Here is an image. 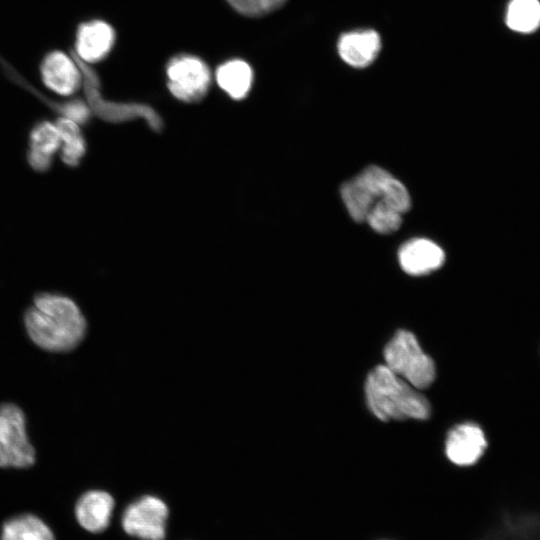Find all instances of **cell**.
<instances>
[{
	"label": "cell",
	"mask_w": 540,
	"mask_h": 540,
	"mask_svg": "<svg viewBox=\"0 0 540 540\" xmlns=\"http://www.w3.org/2000/svg\"><path fill=\"white\" fill-rule=\"evenodd\" d=\"M24 320L31 340L51 352L74 349L86 332V321L77 304L57 293L37 294Z\"/></svg>",
	"instance_id": "1"
},
{
	"label": "cell",
	"mask_w": 540,
	"mask_h": 540,
	"mask_svg": "<svg viewBox=\"0 0 540 540\" xmlns=\"http://www.w3.org/2000/svg\"><path fill=\"white\" fill-rule=\"evenodd\" d=\"M364 391L369 410L381 421L425 420L431 414L430 403L420 390L386 365L369 372Z\"/></svg>",
	"instance_id": "2"
},
{
	"label": "cell",
	"mask_w": 540,
	"mask_h": 540,
	"mask_svg": "<svg viewBox=\"0 0 540 540\" xmlns=\"http://www.w3.org/2000/svg\"><path fill=\"white\" fill-rule=\"evenodd\" d=\"M342 200L353 220L364 222L370 210L385 202L401 212H407L411 199L406 187L379 166H369L345 182L340 189Z\"/></svg>",
	"instance_id": "3"
},
{
	"label": "cell",
	"mask_w": 540,
	"mask_h": 540,
	"mask_svg": "<svg viewBox=\"0 0 540 540\" xmlns=\"http://www.w3.org/2000/svg\"><path fill=\"white\" fill-rule=\"evenodd\" d=\"M383 356L385 365L415 388L429 387L435 377L433 359L421 348L417 338L408 330H398L386 344Z\"/></svg>",
	"instance_id": "4"
},
{
	"label": "cell",
	"mask_w": 540,
	"mask_h": 540,
	"mask_svg": "<svg viewBox=\"0 0 540 540\" xmlns=\"http://www.w3.org/2000/svg\"><path fill=\"white\" fill-rule=\"evenodd\" d=\"M74 58L82 72V88L92 113L110 122L142 117L153 128L160 127L161 119L150 106L138 103H119L105 99L101 93V81L97 72L91 65L80 61L75 56Z\"/></svg>",
	"instance_id": "5"
},
{
	"label": "cell",
	"mask_w": 540,
	"mask_h": 540,
	"mask_svg": "<svg viewBox=\"0 0 540 540\" xmlns=\"http://www.w3.org/2000/svg\"><path fill=\"white\" fill-rule=\"evenodd\" d=\"M34 462L23 411L15 404L0 405V467L26 468Z\"/></svg>",
	"instance_id": "6"
},
{
	"label": "cell",
	"mask_w": 540,
	"mask_h": 540,
	"mask_svg": "<svg viewBox=\"0 0 540 540\" xmlns=\"http://www.w3.org/2000/svg\"><path fill=\"white\" fill-rule=\"evenodd\" d=\"M168 89L178 100L194 103L204 98L211 85V72L200 57L190 54L176 55L166 67Z\"/></svg>",
	"instance_id": "7"
},
{
	"label": "cell",
	"mask_w": 540,
	"mask_h": 540,
	"mask_svg": "<svg viewBox=\"0 0 540 540\" xmlns=\"http://www.w3.org/2000/svg\"><path fill=\"white\" fill-rule=\"evenodd\" d=\"M168 508L160 498L146 495L130 503L123 511L121 524L130 536L141 540H164Z\"/></svg>",
	"instance_id": "8"
},
{
	"label": "cell",
	"mask_w": 540,
	"mask_h": 540,
	"mask_svg": "<svg viewBox=\"0 0 540 540\" xmlns=\"http://www.w3.org/2000/svg\"><path fill=\"white\" fill-rule=\"evenodd\" d=\"M40 72L45 86L58 95L71 96L82 88V72L72 53L50 52L41 63Z\"/></svg>",
	"instance_id": "9"
},
{
	"label": "cell",
	"mask_w": 540,
	"mask_h": 540,
	"mask_svg": "<svg viewBox=\"0 0 540 540\" xmlns=\"http://www.w3.org/2000/svg\"><path fill=\"white\" fill-rule=\"evenodd\" d=\"M113 27L103 20L81 23L76 32L74 56L86 64H95L106 58L115 43Z\"/></svg>",
	"instance_id": "10"
},
{
	"label": "cell",
	"mask_w": 540,
	"mask_h": 540,
	"mask_svg": "<svg viewBox=\"0 0 540 540\" xmlns=\"http://www.w3.org/2000/svg\"><path fill=\"white\" fill-rule=\"evenodd\" d=\"M487 448L483 430L474 423H462L453 427L445 441L447 458L458 466L475 464Z\"/></svg>",
	"instance_id": "11"
},
{
	"label": "cell",
	"mask_w": 540,
	"mask_h": 540,
	"mask_svg": "<svg viewBox=\"0 0 540 540\" xmlns=\"http://www.w3.org/2000/svg\"><path fill=\"white\" fill-rule=\"evenodd\" d=\"M398 260L405 273L422 276L438 270L445 261V253L433 241L415 238L400 247Z\"/></svg>",
	"instance_id": "12"
},
{
	"label": "cell",
	"mask_w": 540,
	"mask_h": 540,
	"mask_svg": "<svg viewBox=\"0 0 540 540\" xmlns=\"http://www.w3.org/2000/svg\"><path fill=\"white\" fill-rule=\"evenodd\" d=\"M113 509L114 499L109 493L90 490L77 500L75 517L82 528L91 533H99L109 526Z\"/></svg>",
	"instance_id": "13"
},
{
	"label": "cell",
	"mask_w": 540,
	"mask_h": 540,
	"mask_svg": "<svg viewBox=\"0 0 540 540\" xmlns=\"http://www.w3.org/2000/svg\"><path fill=\"white\" fill-rule=\"evenodd\" d=\"M340 57L352 67L364 68L376 59L381 39L374 30H356L341 35L337 44Z\"/></svg>",
	"instance_id": "14"
},
{
	"label": "cell",
	"mask_w": 540,
	"mask_h": 540,
	"mask_svg": "<svg viewBox=\"0 0 540 540\" xmlns=\"http://www.w3.org/2000/svg\"><path fill=\"white\" fill-rule=\"evenodd\" d=\"M218 86L234 100L244 99L251 90L254 74L251 66L242 59H231L216 70Z\"/></svg>",
	"instance_id": "15"
},
{
	"label": "cell",
	"mask_w": 540,
	"mask_h": 540,
	"mask_svg": "<svg viewBox=\"0 0 540 540\" xmlns=\"http://www.w3.org/2000/svg\"><path fill=\"white\" fill-rule=\"evenodd\" d=\"M0 540H56L51 528L38 516L20 514L2 526Z\"/></svg>",
	"instance_id": "16"
},
{
	"label": "cell",
	"mask_w": 540,
	"mask_h": 540,
	"mask_svg": "<svg viewBox=\"0 0 540 540\" xmlns=\"http://www.w3.org/2000/svg\"><path fill=\"white\" fill-rule=\"evenodd\" d=\"M54 122L61 139L60 159L68 167H77L87 151L81 126L60 116Z\"/></svg>",
	"instance_id": "17"
},
{
	"label": "cell",
	"mask_w": 540,
	"mask_h": 540,
	"mask_svg": "<svg viewBox=\"0 0 540 540\" xmlns=\"http://www.w3.org/2000/svg\"><path fill=\"white\" fill-rule=\"evenodd\" d=\"M507 26L516 32L531 33L540 26L538 0H511L506 12Z\"/></svg>",
	"instance_id": "18"
},
{
	"label": "cell",
	"mask_w": 540,
	"mask_h": 540,
	"mask_svg": "<svg viewBox=\"0 0 540 540\" xmlns=\"http://www.w3.org/2000/svg\"><path fill=\"white\" fill-rule=\"evenodd\" d=\"M60 147L61 139L55 122L41 120L33 125L29 133L28 151L54 158Z\"/></svg>",
	"instance_id": "19"
},
{
	"label": "cell",
	"mask_w": 540,
	"mask_h": 540,
	"mask_svg": "<svg viewBox=\"0 0 540 540\" xmlns=\"http://www.w3.org/2000/svg\"><path fill=\"white\" fill-rule=\"evenodd\" d=\"M365 221L374 231L389 234L401 226L402 213L389 204L380 202L370 210Z\"/></svg>",
	"instance_id": "20"
},
{
	"label": "cell",
	"mask_w": 540,
	"mask_h": 540,
	"mask_svg": "<svg viewBox=\"0 0 540 540\" xmlns=\"http://www.w3.org/2000/svg\"><path fill=\"white\" fill-rule=\"evenodd\" d=\"M60 117L67 118L77 124L85 125L92 116V111L86 101L81 99H72L66 102H53L48 104Z\"/></svg>",
	"instance_id": "21"
},
{
	"label": "cell",
	"mask_w": 540,
	"mask_h": 540,
	"mask_svg": "<svg viewBox=\"0 0 540 540\" xmlns=\"http://www.w3.org/2000/svg\"><path fill=\"white\" fill-rule=\"evenodd\" d=\"M238 13L248 17L263 15L259 0H226Z\"/></svg>",
	"instance_id": "22"
},
{
	"label": "cell",
	"mask_w": 540,
	"mask_h": 540,
	"mask_svg": "<svg viewBox=\"0 0 540 540\" xmlns=\"http://www.w3.org/2000/svg\"><path fill=\"white\" fill-rule=\"evenodd\" d=\"M263 15L280 8L286 0H259Z\"/></svg>",
	"instance_id": "23"
}]
</instances>
